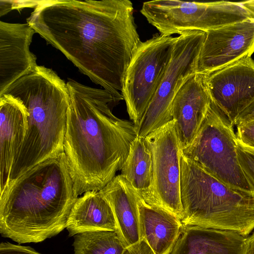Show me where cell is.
I'll return each instance as SVG.
<instances>
[{
  "label": "cell",
  "mask_w": 254,
  "mask_h": 254,
  "mask_svg": "<svg viewBox=\"0 0 254 254\" xmlns=\"http://www.w3.org/2000/svg\"><path fill=\"white\" fill-rule=\"evenodd\" d=\"M241 3L249 11L253 18H254V0L241 1Z\"/></svg>",
  "instance_id": "f1b7e54d"
},
{
  "label": "cell",
  "mask_w": 254,
  "mask_h": 254,
  "mask_svg": "<svg viewBox=\"0 0 254 254\" xmlns=\"http://www.w3.org/2000/svg\"><path fill=\"white\" fill-rule=\"evenodd\" d=\"M237 153L243 171L254 186V152L243 148L238 142Z\"/></svg>",
  "instance_id": "603a6c76"
},
{
  "label": "cell",
  "mask_w": 254,
  "mask_h": 254,
  "mask_svg": "<svg viewBox=\"0 0 254 254\" xmlns=\"http://www.w3.org/2000/svg\"><path fill=\"white\" fill-rule=\"evenodd\" d=\"M78 197L64 153L45 160L0 195V233L19 244L52 238L66 228Z\"/></svg>",
  "instance_id": "3957f363"
},
{
  "label": "cell",
  "mask_w": 254,
  "mask_h": 254,
  "mask_svg": "<svg viewBox=\"0 0 254 254\" xmlns=\"http://www.w3.org/2000/svg\"><path fill=\"white\" fill-rule=\"evenodd\" d=\"M234 127L211 100L194 139L181 150L187 157L225 184L254 193V186L239 161Z\"/></svg>",
  "instance_id": "8992f818"
},
{
  "label": "cell",
  "mask_w": 254,
  "mask_h": 254,
  "mask_svg": "<svg viewBox=\"0 0 254 254\" xmlns=\"http://www.w3.org/2000/svg\"><path fill=\"white\" fill-rule=\"evenodd\" d=\"M144 138L152 155V178L149 190L140 195L147 203L165 209L182 221L181 148L174 120Z\"/></svg>",
  "instance_id": "30bf717a"
},
{
  "label": "cell",
  "mask_w": 254,
  "mask_h": 254,
  "mask_svg": "<svg viewBox=\"0 0 254 254\" xmlns=\"http://www.w3.org/2000/svg\"><path fill=\"white\" fill-rule=\"evenodd\" d=\"M64 153L75 194L100 190L121 170L136 137L132 122L111 108L120 100L105 89L69 80Z\"/></svg>",
  "instance_id": "7a4b0ae2"
},
{
  "label": "cell",
  "mask_w": 254,
  "mask_h": 254,
  "mask_svg": "<svg viewBox=\"0 0 254 254\" xmlns=\"http://www.w3.org/2000/svg\"><path fill=\"white\" fill-rule=\"evenodd\" d=\"M74 254H122L125 249L116 231L86 232L74 236Z\"/></svg>",
  "instance_id": "44dd1931"
},
{
  "label": "cell",
  "mask_w": 254,
  "mask_h": 254,
  "mask_svg": "<svg viewBox=\"0 0 254 254\" xmlns=\"http://www.w3.org/2000/svg\"><path fill=\"white\" fill-rule=\"evenodd\" d=\"M122 254H155L144 240L126 247Z\"/></svg>",
  "instance_id": "d4e9b609"
},
{
  "label": "cell",
  "mask_w": 254,
  "mask_h": 254,
  "mask_svg": "<svg viewBox=\"0 0 254 254\" xmlns=\"http://www.w3.org/2000/svg\"><path fill=\"white\" fill-rule=\"evenodd\" d=\"M35 33L27 23L0 21V95L38 66L37 58L29 49Z\"/></svg>",
  "instance_id": "4fadbf2b"
},
{
  "label": "cell",
  "mask_w": 254,
  "mask_h": 254,
  "mask_svg": "<svg viewBox=\"0 0 254 254\" xmlns=\"http://www.w3.org/2000/svg\"><path fill=\"white\" fill-rule=\"evenodd\" d=\"M140 12L161 34L210 30L253 18L241 2L156 0L143 3Z\"/></svg>",
  "instance_id": "52a82bcc"
},
{
  "label": "cell",
  "mask_w": 254,
  "mask_h": 254,
  "mask_svg": "<svg viewBox=\"0 0 254 254\" xmlns=\"http://www.w3.org/2000/svg\"><path fill=\"white\" fill-rule=\"evenodd\" d=\"M206 32H185L177 37L170 62L151 102L135 132L145 137L172 120L173 99L185 82L197 72L199 54Z\"/></svg>",
  "instance_id": "9c48e42d"
},
{
  "label": "cell",
  "mask_w": 254,
  "mask_h": 254,
  "mask_svg": "<svg viewBox=\"0 0 254 254\" xmlns=\"http://www.w3.org/2000/svg\"><path fill=\"white\" fill-rule=\"evenodd\" d=\"M121 171V175L140 194L149 190L152 178V159L144 137L136 136L132 141Z\"/></svg>",
  "instance_id": "ffe728a7"
},
{
  "label": "cell",
  "mask_w": 254,
  "mask_h": 254,
  "mask_svg": "<svg viewBox=\"0 0 254 254\" xmlns=\"http://www.w3.org/2000/svg\"><path fill=\"white\" fill-rule=\"evenodd\" d=\"M27 23L79 71L120 100L141 41L128 0H41Z\"/></svg>",
  "instance_id": "6da1fadb"
},
{
  "label": "cell",
  "mask_w": 254,
  "mask_h": 254,
  "mask_svg": "<svg viewBox=\"0 0 254 254\" xmlns=\"http://www.w3.org/2000/svg\"><path fill=\"white\" fill-rule=\"evenodd\" d=\"M27 116L18 99L9 94L0 95V195L8 187L14 158L26 134Z\"/></svg>",
  "instance_id": "9a60e30c"
},
{
  "label": "cell",
  "mask_w": 254,
  "mask_h": 254,
  "mask_svg": "<svg viewBox=\"0 0 254 254\" xmlns=\"http://www.w3.org/2000/svg\"><path fill=\"white\" fill-rule=\"evenodd\" d=\"M137 206L140 240H144L155 254H170L184 227L181 220L147 203L140 195Z\"/></svg>",
  "instance_id": "ac0fdd59"
},
{
  "label": "cell",
  "mask_w": 254,
  "mask_h": 254,
  "mask_svg": "<svg viewBox=\"0 0 254 254\" xmlns=\"http://www.w3.org/2000/svg\"><path fill=\"white\" fill-rule=\"evenodd\" d=\"M205 78L212 101L234 126L239 114L254 101V61L244 59L205 74Z\"/></svg>",
  "instance_id": "7c38bea8"
},
{
  "label": "cell",
  "mask_w": 254,
  "mask_h": 254,
  "mask_svg": "<svg viewBox=\"0 0 254 254\" xmlns=\"http://www.w3.org/2000/svg\"><path fill=\"white\" fill-rule=\"evenodd\" d=\"M100 191L112 208L117 224L116 232L124 246L139 241V192L121 174Z\"/></svg>",
  "instance_id": "e0dca14e"
},
{
  "label": "cell",
  "mask_w": 254,
  "mask_h": 254,
  "mask_svg": "<svg viewBox=\"0 0 254 254\" xmlns=\"http://www.w3.org/2000/svg\"><path fill=\"white\" fill-rule=\"evenodd\" d=\"M179 157L183 225L230 231L248 237L254 230V193L225 184L181 149Z\"/></svg>",
  "instance_id": "5b68a950"
},
{
  "label": "cell",
  "mask_w": 254,
  "mask_h": 254,
  "mask_svg": "<svg viewBox=\"0 0 254 254\" xmlns=\"http://www.w3.org/2000/svg\"><path fill=\"white\" fill-rule=\"evenodd\" d=\"M3 94L18 99L28 114L26 134L14 158L9 185L36 165L64 152L70 95L65 81L43 65H38Z\"/></svg>",
  "instance_id": "277c9868"
},
{
  "label": "cell",
  "mask_w": 254,
  "mask_h": 254,
  "mask_svg": "<svg viewBox=\"0 0 254 254\" xmlns=\"http://www.w3.org/2000/svg\"><path fill=\"white\" fill-rule=\"evenodd\" d=\"M0 254H42L34 249L9 242H1L0 244Z\"/></svg>",
  "instance_id": "cb8c5ba5"
},
{
  "label": "cell",
  "mask_w": 254,
  "mask_h": 254,
  "mask_svg": "<svg viewBox=\"0 0 254 254\" xmlns=\"http://www.w3.org/2000/svg\"><path fill=\"white\" fill-rule=\"evenodd\" d=\"M211 99L205 74L190 76L176 94L171 117L176 125L181 149L188 146L196 136L207 113Z\"/></svg>",
  "instance_id": "5bb4252c"
},
{
  "label": "cell",
  "mask_w": 254,
  "mask_h": 254,
  "mask_svg": "<svg viewBox=\"0 0 254 254\" xmlns=\"http://www.w3.org/2000/svg\"><path fill=\"white\" fill-rule=\"evenodd\" d=\"M236 127L238 143L243 148L254 152V120L239 124Z\"/></svg>",
  "instance_id": "7402d4cb"
},
{
  "label": "cell",
  "mask_w": 254,
  "mask_h": 254,
  "mask_svg": "<svg viewBox=\"0 0 254 254\" xmlns=\"http://www.w3.org/2000/svg\"><path fill=\"white\" fill-rule=\"evenodd\" d=\"M254 53V19L206 32L197 72L209 74L251 57Z\"/></svg>",
  "instance_id": "8fae6325"
},
{
  "label": "cell",
  "mask_w": 254,
  "mask_h": 254,
  "mask_svg": "<svg viewBox=\"0 0 254 254\" xmlns=\"http://www.w3.org/2000/svg\"><path fill=\"white\" fill-rule=\"evenodd\" d=\"M248 237L198 226H184L170 254H247Z\"/></svg>",
  "instance_id": "2e32d148"
},
{
  "label": "cell",
  "mask_w": 254,
  "mask_h": 254,
  "mask_svg": "<svg viewBox=\"0 0 254 254\" xmlns=\"http://www.w3.org/2000/svg\"><path fill=\"white\" fill-rule=\"evenodd\" d=\"M69 237L86 232L116 231L112 208L100 190H90L78 197L66 225Z\"/></svg>",
  "instance_id": "d6986e66"
},
{
  "label": "cell",
  "mask_w": 254,
  "mask_h": 254,
  "mask_svg": "<svg viewBox=\"0 0 254 254\" xmlns=\"http://www.w3.org/2000/svg\"><path fill=\"white\" fill-rule=\"evenodd\" d=\"M12 9V0H0V16L4 15Z\"/></svg>",
  "instance_id": "83f0119b"
},
{
  "label": "cell",
  "mask_w": 254,
  "mask_h": 254,
  "mask_svg": "<svg viewBox=\"0 0 254 254\" xmlns=\"http://www.w3.org/2000/svg\"><path fill=\"white\" fill-rule=\"evenodd\" d=\"M247 254H254V230L252 234L248 237V250Z\"/></svg>",
  "instance_id": "f546056e"
},
{
  "label": "cell",
  "mask_w": 254,
  "mask_h": 254,
  "mask_svg": "<svg viewBox=\"0 0 254 254\" xmlns=\"http://www.w3.org/2000/svg\"><path fill=\"white\" fill-rule=\"evenodd\" d=\"M177 37L161 34L141 42L127 71L122 95L136 127L160 84Z\"/></svg>",
  "instance_id": "ba28073f"
},
{
  "label": "cell",
  "mask_w": 254,
  "mask_h": 254,
  "mask_svg": "<svg viewBox=\"0 0 254 254\" xmlns=\"http://www.w3.org/2000/svg\"><path fill=\"white\" fill-rule=\"evenodd\" d=\"M12 9L20 10L25 7L35 8L41 2V0H12Z\"/></svg>",
  "instance_id": "4316f807"
},
{
  "label": "cell",
  "mask_w": 254,
  "mask_h": 254,
  "mask_svg": "<svg viewBox=\"0 0 254 254\" xmlns=\"http://www.w3.org/2000/svg\"><path fill=\"white\" fill-rule=\"evenodd\" d=\"M252 120H254V101L239 114L234 126Z\"/></svg>",
  "instance_id": "484cf974"
}]
</instances>
